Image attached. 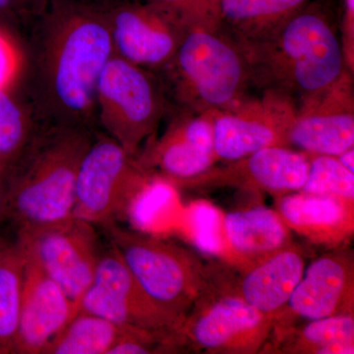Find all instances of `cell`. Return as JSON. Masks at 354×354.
Masks as SVG:
<instances>
[{
    "mask_svg": "<svg viewBox=\"0 0 354 354\" xmlns=\"http://www.w3.org/2000/svg\"><path fill=\"white\" fill-rule=\"evenodd\" d=\"M38 92L57 125L90 128L97 118V87L114 55L102 6L82 0H50L41 16Z\"/></svg>",
    "mask_w": 354,
    "mask_h": 354,
    "instance_id": "obj_1",
    "label": "cell"
},
{
    "mask_svg": "<svg viewBox=\"0 0 354 354\" xmlns=\"http://www.w3.org/2000/svg\"><path fill=\"white\" fill-rule=\"evenodd\" d=\"M334 0H310L271 32L239 43L252 85L299 102L322 92L346 68Z\"/></svg>",
    "mask_w": 354,
    "mask_h": 354,
    "instance_id": "obj_2",
    "label": "cell"
},
{
    "mask_svg": "<svg viewBox=\"0 0 354 354\" xmlns=\"http://www.w3.org/2000/svg\"><path fill=\"white\" fill-rule=\"evenodd\" d=\"M93 139L90 128L67 125L32 135L6 183L7 216L19 230L73 216L77 174Z\"/></svg>",
    "mask_w": 354,
    "mask_h": 354,
    "instance_id": "obj_3",
    "label": "cell"
},
{
    "mask_svg": "<svg viewBox=\"0 0 354 354\" xmlns=\"http://www.w3.org/2000/svg\"><path fill=\"white\" fill-rule=\"evenodd\" d=\"M162 71L176 101L193 113L227 109L251 85L241 46L223 28L188 30Z\"/></svg>",
    "mask_w": 354,
    "mask_h": 354,
    "instance_id": "obj_4",
    "label": "cell"
},
{
    "mask_svg": "<svg viewBox=\"0 0 354 354\" xmlns=\"http://www.w3.org/2000/svg\"><path fill=\"white\" fill-rule=\"evenodd\" d=\"M111 245L149 297L179 324L206 290L209 266L176 242L118 227H106Z\"/></svg>",
    "mask_w": 354,
    "mask_h": 354,
    "instance_id": "obj_5",
    "label": "cell"
},
{
    "mask_svg": "<svg viewBox=\"0 0 354 354\" xmlns=\"http://www.w3.org/2000/svg\"><path fill=\"white\" fill-rule=\"evenodd\" d=\"M274 322L272 317L228 290L215 266L211 265L208 286L174 337L180 349L214 354L260 353L271 339Z\"/></svg>",
    "mask_w": 354,
    "mask_h": 354,
    "instance_id": "obj_6",
    "label": "cell"
},
{
    "mask_svg": "<svg viewBox=\"0 0 354 354\" xmlns=\"http://www.w3.org/2000/svg\"><path fill=\"white\" fill-rule=\"evenodd\" d=\"M95 102L108 136L133 157L152 139L167 108L165 88L152 72L116 55L100 76Z\"/></svg>",
    "mask_w": 354,
    "mask_h": 354,
    "instance_id": "obj_7",
    "label": "cell"
},
{
    "mask_svg": "<svg viewBox=\"0 0 354 354\" xmlns=\"http://www.w3.org/2000/svg\"><path fill=\"white\" fill-rule=\"evenodd\" d=\"M152 179L108 135L93 139L77 174L73 216L95 227L113 225L131 213Z\"/></svg>",
    "mask_w": 354,
    "mask_h": 354,
    "instance_id": "obj_8",
    "label": "cell"
},
{
    "mask_svg": "<svg viewBox=\"0 0 354 354\" xmlns=\"http://www.w3.org/2000/svg\"><path fill=\"white\" fill-rule=\"evenodd\" d=\"M17 239L26 255L79 305L102 255L95 225L72 216L53 225L21 230Z\"/></svg>",
    "mask_w": 354,
    "mask_h": 354,
    "instance_id": "obj_9",
    "label": "cell"
},
{
    "mask_svg": "<svg viewBox=\"0 0 354 354\" xmlns=\"http://www.w3.org/2000/svg\"><path fill=\"white\" fill-rule=\"evenodd\" d=\"M297 102L276 90L242 97L214 111V145L218 162H232L270 147H290Z\"/></svg>",
    "mask_w": 354,
    "mask_h": 354,
    "instance_id": "obj_10",
    "label": "cell"
},
{
    "mask_svg": "<svg viewBox=\"0 0 354 354\" xmlns=\"http://www.w3.org/2000/svg\"><path fill=\"white\" fill-rule=\"evenodd\" d=\"M79 311L140 329L176 332L180 326L149 297L113 245L102 252L94 279L79 301Z\"/></svg>",
    "mask_w": 354,
    "mask_h": 354,
    "instance_id": "obj_11",
    "label": "cell"
},
{
    "mask_svg": "<svg viewBox=\"0 0 354 354\" xmlns=\"http://www.w3.org/2000/svg\"><path fill=\"white\" fill-rule=\"evenodd\" d=\"M102 7L114 55L150 71H162L171 62L188 31L145 0H114Z\"/></svg>",
    "mask_w": 354,
    "mask_h": 354,
    "instance_id": "obj_12",
    "label": "cell"
},
{
    "mask_svg": "<svg viewBox=\"0 0 354 354\" xmlns=\"http://www.w3.org/2000/svg\"><path fill=\"white\" fill-rule=\"evenodd\" d=\"M309 169V156L290 147H270L208 169L174 187L203 191L235 188L267 193L277 198L301 189Z\"/></svg>",
    "mask_w": 354,
    "mask_h": 354,
    "instance_id": "obj_13",
    "label": "cell"
},
{
    "mask_svg": "<svg viewBox=\"0 0 354 354\" xmlns=\"http://www.w3.org/2000/svg\"><path fill=\"white\" fill-rule=\"evenodd\" d=\"M354 314V257L348 246L330 249L305 268L304 276L274 330L288 329L298 320Z\"/></svg>",
    "mask_w": 354,
    "mask_h": 354,
    "instance_id": "obj_14",
    "label": "cell"
},
{
    "mask_svg": "<svg viewBox=\"0 0 354 354\" xmlns=\"http://www.w3.org/2000/svg\"><path fill=\"white\" fill-rule=\"evenodd\" d=\"M290 146L308 155L335 157L354 148L353 72L344 70L329 87L298 102Z\"/></svg>",
    "mask_w": 354,
    "mask_h": 354,
    "instance_id": "obj_15",
    "label": "cell"
},
{
    "mask_svg": "<svg viewBox=\"0 0 354 354\" xmlns=\"http://www.w3.org/2000/svg\"><path fill=\"white\" fill-rule=\"evenodd\" d=\"M136 156L142 169L171 185L199 176L218 162L214 145V111L184 113L162 136Z\"/></svg>",
    "mask_w": 354,
    "mask_h": 354,
    "instance_id": "obj_16",
    "label": "cell"
},
{
    "mask_svg": "<svg viewBox=\"0 0 354 354\" xmlns=\"http://www.w3.org/2000/svg\"><path fill=\"white\" fill-rule=\"evenodd\" d=\"M25 257L15 353L44 354L78 313L79 305L31 258Z\"/></svg>",
    "mask_w": 354,
    "mask_h": 354,
    "instance_id": "obj_17",
    "label": "cell"
},
{
    "mask_svg": "<svg viewBox=\"0 0 354 354\" xmlns=\"http://www.w3.org/2000/svg\"><path fill=\"white\" fill-rule=\"evenodd\" d=\"M221 283L249 305L276 320L304 276L306 256L295 242L265 259L241 269L235 276L227 263L216 266Z\"/></svg>",
    "mask_w": 354,
    "mask_h": 354,
    "instance_id": "obj_18",
    "label": "cell"
},
{
    "mask_svg": "<svg viewBox=\"0 0 354 354\" xmlns=\"http://www.w3.org/2000/svg\"><path fill=\"white\" fill-rule=\"evenodd\" d=\"M274 207L291 232L313 245H346L354 234V201L297 192L274 198Z\"/></svg>",
    "mask_w": 354,
    "mask_h": 354,
    "instance_id": "obj_19",
    "label": "cell"
},
{
    "mask_svg": "<svg viewBox=\"0 0 354 354\" xmlns=\"http://www.w3.org/2000/svg\"><path fill=\"white\" fill-rule=\"evenodd\" d=\"M228 244L243 269L292 243L291 230L276 209L267 207L230 212L223 216Z\"/></svg>",
    "mask_w": 354,
    "mask_h": 354,
    "instance_id": "obj_20",
    "label": "cell"
},
{
    "mask_svg": "<svg viewBox=\"0 0 354 354\" xmlns=\"http://www.w3.org/2000/svg\"><path fill=\"white\" fill-rule=\"evenodd\" d=\"M271 339L274 348L268 353L353 354L354 314L317 319L298 327L272 330Z\"/></svg>",
    "mask_w": 354,
    "mask_h": 354,
    "instance_id": "obj_21",
    "label": "cell"
},
{
    "mask_svg": "<svg viewBox=\"0 0 354 354\" xmlns=\"http://www.w3.org/2000/svg\"><path fill=\"white\" fill-rule=\"evenodd\" d=\"M310 0H221V28L237 41L265 36Z\"/></svg>",
    "mask_w": 354,
    "mask_h": 354,
    "instance_id": "obj_22",
    "label": "cell"
},
{
    "mask_svg": "<svg viewBox=\"0 0 354 354\" xmlns=\"http://www.w3.org/2000/svg\"><path fill=\"white\" fill-rule=\"evenodd\" d=\"M25 264L18 239H0V354L15 353Z\"/></svg>",
    "mask_w": 354,
    "mask_h": 354,
    "instance_id": "obj_23",
    "label": "cell"
},
{
    "mask_svg": "<svg viewBox=\"0 0 354 354\" xmlns=\"http://www.w3.org/2000/svg\"><path fill=\"white\" fill-rule=\"evenodd\" d=\"M127 327L79 311L44 354H109Z\"/></svg>",
    "mask_w": 354,
    "mask_h": 354,
    "instance_id": "obj_24",
    "label": "cell"
},
{
    "mask_svg": "<svg viewBox=\"0 0 354 354\" xmlns=\"http://www.w3.org/2000/svg\"><path fill=\"white\" fill-rule=\"evenodd\" d=\"M31 120L11 95L0 88V169L13 165L32 139Z\"/></svg>",
    "mask_w": 354,
    "mask_h": 354,
    "instance_id": "obj_25",
    "label": "cell"
},
{
    "mask_svg": "<svg viewBox=\"0 0 354 354\" xmlns=\"http://www.w3.org/2000/svg\"><path fill=\"white\" fill-rule=\"evenodd\" d=\"M308 156V176L299 191L354 201L353 172L346 169L335 156Z\"/></svg>",
    "mask_w": 354,
    "mask_h": 354,
    "instance_id": "obj_26",
    "label": "cell"
},
{
    "mask_svg": "<svg viewBox=\"0 0 354 354\" xmlns=\"http://www.w3.org/2000/svg\"><path fill=\"white\" fill-rule=\"evenodd\" d=\"M187 30L221 28V0H145Z\"/></svg>",
    "mask_w": 354,
    "mask_h": 354,
    "instance_id": "obj_27",
    "label": "cell"
},
{
    "mask_svg": "<svg viewBox=\"0 0 354 354\" xmlns=\"http://www.w3.org/2000/svg\"><path fill=\"white\" fill-rule=\"evenodd\" d=\"M188 218L192 230L193 241L198 249L213 257L223 256L221 218L218 209L208 202H196L191 205Z\"/></svg>",
    "mask_w": 354,
    "mask_h": 354,
    "instance_id": "obj_28",
    "label": "cell"
},
{
    "mask_svg": "<svg viewBox=\"0 0 354 354\" xmlns=\"http://www.w3.org/2000/svg\"><path fill=\"white\" fill-rule=\"evenodd\" d=\"M26 57L10 28L0 24V88L11 91L25 70Z\"/></svg>",
    "mask_w": 354,
    "mask_h": 354,
    "instance_id": "obj_29",
    "label": "cell"
},
{
    "mask_svg": "<svg viewBox=\"0 0 354 354\" xmlns=\"http://www.w3.org/2000/svg\"><path fill=\"white\" fill-rule=\"evenodd\" d=\"M342 41L346 68L354 71V0H339Z\"/></svg>",
    "mask_w": 354,
    "mask_h": 354,
    "instance_id": "obj_30",
    "label": "cell"
},
{
    "mask_svg": "<svg viewBox=\"0 0 354 354\" xmlns=\"http://www.w3.org/2000/svg\"><path fill=\"white\" fill-rule=\"evenodd\" d=\"M50 0H16L20 15L41 18Z\"/></svg>",
    "mask_w": 354,
    "mask_h": 354,
    "instance_id": "obj_31",
    "label": "cell"
},
{
    "mask_svg": "<svg viewBox=\"0 0 354 354\" xmlns=\"http://www.w3.org/2000/svg\"><path fill=\"white\" fill-rule=\"evenodd\" d=\"M19 15L16 0H0V24L9 27Z\"/></svg>",
    "mask_w": 354,
    "mask_h": 354,
    "instance_id": "obj_32",
    "label": "cell"
},
{
    "mask_svg": "<svg viewBox=\"0 0 354 354\" xmlns=\"http://www.w3.org/2000/svg\"><path fill=\"white\" fill-rule=\"evenodd\" d=\"M335 157L346 169L354 174V148L348 149Z\"/></svg>",
    "mask_w": 354,
    "mask_h": 354,
    "instance_id": "obj_33",
    "label": "cell"
},
{
    "mask_svg": "<svg viewBox=\"0 0 354 354\" xmlns=\"http://www.w3.org/2000/svg\"><path fill=\"white\" fill-rule=\"evenodd\" d=\"M2 169H0V223L7 216V202L6 183L1 176Z\"/></svg>",
    "mask_w": 354,
    "mask_h": 354,
    "instance_id": "obj_34",
    "label": "cell"
}]
</instances>
